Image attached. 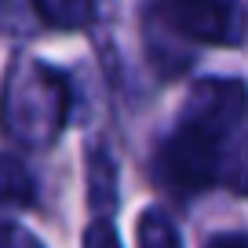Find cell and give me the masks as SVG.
<instances>
[{
  "label": "cell",
  "instance_id": "obj_7",
  "mask_svg": "<svg viewBox=\"0 0 248 248\" xmlns=\"http://www.w3.org/2000/svg\"><path fill=\"white\" fill-rule=\"evenodd\" d=\"M88 179H92V204L95 208H113V161L106 157V150L95 146L88 157Z\"/></svg>",
  "mask_w": 248,
  "mask_h": 248
},
{
  "label": "cell",
  "instance_id": "obj_5",
  "mask_svg": "<svg viewBox=\"0 0 248 248\" xmlns=\"http://www.w3.org/2000/svg\"><path fill=\"white\" fill-rule=\"evenodd\" d=\"M135 237L139 248H183L179 245V230L161 208H146L142 219L135 223Z\"/></svg>",
  "mask_w": 248,
  "mask_h": 248
},
{
  "label": "cell",
  "instance_id": "obj_9",
  "mask_svg": "<svg viewBox=\"0 0 248 248\" xmlns=\"http://www.w3.org/2000/svg\"><path fill=\"white\" fill-rule=\"evenodd\" d=\"M0 248H40V241L22 226H4L0 223Z\"/></svg>",
  "mask_w": 248,
  "mask_h": 248
},
{
  "label": "cell",
  "instance_id": "obj_3",
  "mask_svg": "<svg viewBox=\"0 0 248 248\" xmlns=\"http://www.w3.org/2000/svg\"><path fill=\"white\" fill-rule=\"evenodd\" d=\"M171 30L186 33L208 44H237L241 40V15L233 0H150Z\"/></svg>",
  "mask_w": 248,
  "mask_h": 248
},
{
  "label": "cell",
  "instance_id": "obj_6",
  "mask_svg": "<svg viewBox=\"0 0 248 248\" xmlns=\"http://www.w3.org/2000/svg\"><path fill=\"white\" fill-rule=\"evenodd\" d=\"M33 179L18 157H0V204H30Z\"/></svg>",
  "mask_w": 248,
  "mask_h": 248
},
{
  "label": "cell",
  "instance_id": "obj_2",
  "mask_svg": "<svg viewBox=\"0 0 248 248\" xmlns=\"http://www.w3.org/2000/svg\"><path fill=\"white\" fill-rule=\"evenodd\" d=\"M66 106H70L66 80L55 70L33 62L26 73H18V84H11L4 99V128L26 146H44L59 135Z\"/></svg>",
  "mask_w": 248,
  "mask_h": 248
},
{
  "label": "cell",
  "instance_id": "obj_4",
  "mask_svg": "<svg viewBox=\"0 0 248 248\" xmlns=\"http://www.w3.org/2000/svg\"><path fill=\"white\" fill-rule=\"evenodd\" d=\"M99 0H33V11L55 30H80L95 18Z\"/></svg>",
  "mask_w": 248,
  "mask_h": 248
},
{
  "label": "cell",
  "instance_id": "obj_10",
  "mask_svg": "<svg viewBox=\"0 0 248 248\" xmlns=\"http://www.w3.org/2000/svg\"><path fill=\"white\" fill-rule=\"evenodd\" d=\"M204 248H248V237L245 233H216Z\"/></svg>",
  "mask_w": 248,
  "mask_h": 248
},
{
  "label": "cell",
  "instance_id": "obj_1",
  "mask_svg": "<svg viewBox=\"0 0 248 248\" xmlns=\"http://www.w3.org/2000/svg\"><path fill=\"white\" fill-rule=\"evenodd\" d=\"M248 117V88L230 77H212L190 92L179 128L161 146L157 175L179 194H201L223 175V146Z\"/></svg>",
  "mask_w": 248,
  "mask_h": 248
},
{
  "label": "cell",
  "instance_id": "obj_8",
  "mask_svg": "<svg viewBox=\"0 0 248 248\" xmlns=\"http://www.w3.org/2000/svg\"><path fill=\"white\" fill-rule=\"evenodd\" d=\"M84 248H121V241H117L113 226L99 219V223L88 226V233H84Z\"/></svg>",
  "mask_w": 248,
  "mask_h": 248
}]
</instances>
